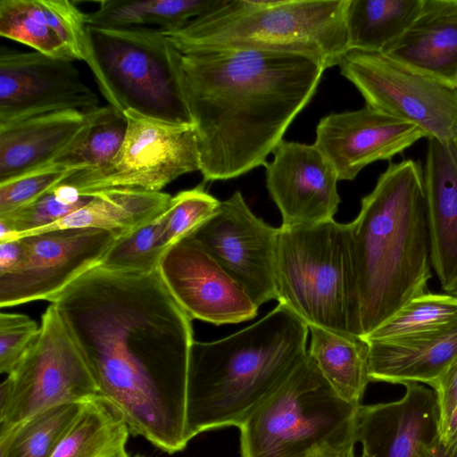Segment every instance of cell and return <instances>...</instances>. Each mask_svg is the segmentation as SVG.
<instances>
[{"label": "cell", "instance_id": "cell-40", "mask_svg": "<svg viewBox=\"0 0 457 457\" xmlns=\"http://www.w3.org/2000/svg\"><path fill=\"white\" fill-rule=\"evenodd\" d=\"M414 457H447L438 436L429 442L424 443Z\"/></svg>", "mask_w": 457, "mask_h": 457}, {"label": "cell", "instance_id": "cell-30", "mask_svg": "<svg viewBox=\"0 0 457 457\" xmlns=\"http://www.w3.org/2000/svg\"><path fill=\"white\" fill-rule=\"evenodd\" d=\"M457 323V296L426 292L401 307L373 331L361 337L382 341L448 328Z\"/></svg>", "mask_w": 457, "mask_h": 457}, {"label": "cell", "instance_id": "cell-37", "mask_svg": "<svg viewBox=\"0 0 457 457\" xmlns=\"http://www.w3.org/2000/svg\"><path fill=\"white\" fill-rule=\"evenodd\" d=\"M438 406V435L445 429L457 405V360L432 387Z\"/></svg>", "mask_w": 457, "mask_h": 457}, {"label": "cell", "instance_id": "cell-17", "mask_svg": "<svg viewBox=\"0 0 457 457\" xmlns=\"http://www.w3.org/2000/svg\"><path fill=\"white\" fill-rule=\"evenodd\" d=\"M267 162L266 185L285 227L333 219L340 203L338 176L313 145L282 141Z\"/></svg>", "mask_w": 457, "mask_h": 457}, {"label": "cell", "instance_id": "cell-23", "mask_svg": "<svg viewBox=\"0 0 457 457\" xmlns=\"http://www.w3.org/2000/svg\"><path fill=\"white\" fill-rule=\"evenodd\" d=\"M370 382L433 387L457 360V323L411 337L367 341Z\"/></svg>", "mask_w": 457, "mask_h": 457}, {"label": "cell", "instance_id": "cell-39", "mask_svg": "<svg viewBox=\"0 0 457 457\" xmlns=\"http://www.w3.org/2000/svg\"><path fill=\"white\" fill-rule=\"evenodd\" d=\"M447 457H457V405L445 429L438 435Z\"/></svg>", "mask_w": 457, "mask_h": 457}, {"label": "cell", "instance_id": "cell-42", "mask_svg": "<svg viewBox=\"0 0 457 457\" xmlns=\"http://www.w3.org/2000/svg\"><path fill=\"white\" fill-rule=\"evenodd\" d=\"M134 457H141V456H134Z\"/></svg>", "mask_w": 457, "mask_h": 457}, {"label": "cell", "instance_id": "cell-2", "mask_svg": "<svg viewBox=\"0 0 457 457\" xmlns=\"http://www.w3.org/2000/svg\"><path fill=\"white\" fill-rule=\"evenodd\" d=\"M181 60L204 181L265 166L326 70L304 54L253 49L199 50Z\"/></svg>", "mask_w": 457, "mask_h": 457}, {"label": "cell", "instance_id": "cell-31", "mask_svg": "<svg viewBox=\"0 0 457 457\" xmlns=\"http://www.w3.org/2000/svg\"><path fill=\"white\" fill-rule=\"evenodd\" d=\"M91 198L92 195H81L76 187L61 183L31 204L0 215V243L49 226L77 211Z\"/></svg>", "mask_w": 457, "mask_h": 457}, {"label": "cell", "instance_id": "cell-33", "mask_svg": "<svg viewBox=\"0 0 457 457\" xmlns=\"http://www.w3.org/2000/svg\"><path fill=\"white\" fill-rule=\"evenodd\" d=\"M128 121L124 113L111 105L98 107L85 141L71 154L56 162L85 169H99L109 162L120 150Z\"/></svg>", "mask_w": 457, "mask_h": 457}, {"label": "cell", "instance_id": "cell-10", "mask_svg": "<svg viewBox=\"0 0 457 457\" xmlns=\"http://www.w3.org/2000/svg\"><path fill=\"white\" fill-rule=\"evenodd\" d=\"M128 127L116 155L99 169L79 170L63 182L81 195L112 188L161 192L179 177L200 171L194 124L162 120L127 110Z\"/></svg>", "mask_w": 457, "mask_h": 457}, {"label": "cell", "instance_id": "cell-19", "mask_svg": "<svg viewBox=\"0 0 457 457\" xmlns=\"http://www.w3.org/2000/svg\"><path fill=\"white\" fill-rule=\"evenodd\" d=\"M96 110L58 111L0 124V183L56 162L78 149Z\"/></svg>", "mask_w": 457, "mask_h": 457}, {"label": "cell", "instance_id": "cell-18", "mask_svg": "<svg viewBox=\"0 0 457 457\" xmlns=\"http://www.w3.org/2000/svg\"><path fill=\"white\" fill-rule=\"evenodd\" d=\"M404 388L398 400L360 406L361 457H414L424 443L438 436L435 391L419 383L405 384Z\"/></svg>", "mask_w": 457, "mask_h": 457}, {"label": "cell", "instance_id": "cell-29", "mask_svg": "<svg viewBox=\"0 0 457 457\" xmlns=\"http://www.w3.org/2000/svg\"><path fill=\"white\" fill-rule=\"evenodd\" d=\"M83 403L53 406L0 434V457H51Z\"/></svg>", "mask_w": 457, "mask_h": 457}, {"label": "cell", "instance_id": "cell-1", "mask_svg": "<svg viewBox=\"0 0 457 457\" xmlns=\"http://www.w3.org/2000/svg\"><path fill=\"white\" fill-rule=\"evenodd\" d=\"M50 303L131 436L169 454L184 450L192 319L158 270L97 265Z\"/></svg>", "mask_w": 457, "mask_h": 457}, {"label": "cell", "instance_id": "cell-22", "mask_svg": "<svg viewBox=\"0 0 457 457\" xmlns=\"http://www.w3.org/2000/svg\"><path fill=\"white\" fill-rule=\"evenodd\" d=\"M423 179L431 265L444 289L457 278V137L428 139Z\"/></svg>", "mask_w": 457, "mask_h": 457}, {"label": "cell", "instance_id": "cell-5", "mask_svg": "<svg viewBox=\"0 0 457 457\" xmlns=\"http://www.w3.org/2000/svg\"><path fill=\"white\" fill-rule=\"evenodd\" d=\"M349 0H225L182 29L163 32L183 54L205 49L295 53L338 65L348 49Z\"/></svg>", "mask_w": 457, "mask_h": 457}, {"label": "cell", "instance_id": "cell-38", "mask_svg": "<svg viewBox=\"0 0 457 457\" xmlns=\"http://www.w3.org/2000/svg\"><path fill=\"white\" fill-rule=\"evenodd\" d=\"M22 255V245L19 238L0 243V274L13 269Z\"/></svg>", "mask_w": 457, "mask_h": 457}, {"label": "cell", "instance_id": "cell-7", "mask_svg": "<svg viewBox=\"0 0 457 457\" xmlns=\"http://www.w3.org/2000/svg\"><path fill=\"white\" fill-rule=\"evenodd\" d=\"M278 301L307 325L361 336L349 223L278 228Z\"/></svg>", "mask_w": 457, "mask_h": 457}, {"label": "cell", "instance_id": "cell-41", "mask_svg": "<svg viewBox=\"0 0 457 457\" xmlns=\"http://www.w3.org/2000/svg\"><path fill=\"white\" fill-rule=\"evenodd\" d=\"M447 292L454 296H457V278L448 286Z\"/></svg>", "mask_w": 457, "mask_h": 457}, {"label": "cell", "instance_id": "cell-35", "mask_svg": "<svg viewBox=\"0 0 457 457\" xmlns=\"http://www.w3.org/2000/svg\"><path fill=\"white\" fill-rule=\"evenodd\" d=\"M220 201L204 189V183L172 196L165 211L164 237L170 247L187 237L216 212Z\"/></svg>", "mask_w": 457, "mask_h": 457}, {"label": "cell", "instance_id": "cell-34", "mask_svg": "<svg viewBox=\"0 0 457 457\" xmlns=\"http://www.w3.org/2000/svg\"><path fill=\"white\" fill-rule=\"evenodd\" d=\"M81 169L53 162L0 183V215L36 201Z\"/></svg>", "mask_w": 457, "mask_h": 457}, {"label": "cell", "instance_id": "cell-24", "mask_svg": "<svg viewBox=\"0 0 457 457\" xmlns=\"http://www.w3.org/2000/svg\"><path fill=\"white\" fill-rule=\"evenodd\" d=\"M89 195L91 200L77 211L21 237L54 229L93 228L119 238L161 215L172 197L162 192L134 188L105 189Z\"/></svg>", "mask_w": 457, "mask_h": 457}, {"label": "cell", "instance_id": "cell-9", "mask_svg": "<svg viewBox=\"0 0 457 457\" xmlns=\"http://www.w3.org/2000/svg\"><path fill=\"white\" fill-rule=\"evenodd\" d=\"M97 395L84 357L51 303L37 337L0 385V434L44 410Z\"/></svg>", "mask_w": 457, "mask_h": 457}, {"label": "cell", "instance_id": "cell-8", "mask_svg": "<svg viewBox=\"0 0 457 457\" xmlns=\"http://www.w3.org/2000/svg\"><path fill=\"white\" fill-rule=\"evenodd\" d=\"M88 66L101 94L119 112L133 110L193 124L182 77V54L162 31L145 27L87 25Z\"/></svg>", "mask_w": 457, "mask_h": 457}, {"label": "cell", "instance_id": "cell-15", "mask_svg": "<svg viewBox=\"0 0 457 457\" xmlns=\"http://www.w3.org/2000/svg\"><path fill=\"white\" fill-rule=\"evenodd\" d=\"M158 271L192 320L223 325L250 320L257 315L258 307L245 292L189 236L169 247Z\"/></svg>", "mask_w": 457, "mask_h": 457}, {"label": "cell", "instance_id": "cell-27", "mask_svg": "<svg viewBox=\"0 0 457 457\" xmlns=\"http://www.w3.org/2000/svg\"><path fill=\"white\" fill-rule=\"evenodd\" d=\"M225 0H103L87 13V23L99 28L126 29L157 26L162 32L177 31L191 20L219 6Z\"/></svg>", "mask_w": 457, "mask_h": 457}, {"label": "cell", "instance_id": "cell-12", "mask_svg": "<svg viewBox=\"0 0 457 457\" xmlns=\"http://www.w3.org/2000/svg\"><path fill=\"white\" fill-rule=\"evenodd\" d=\"M22 255L0 274V306L51 302L72 281L97 266L116 237L93 228H62L19 237Z\"/></svg>", "mask_w": 457, "mask_h": 457}, {"label": "cell", "instance_id": "cell-14", "mask_svg": "<svg viewBox=\"0 0 457 457\" xmlns=\"http://www.w3.org/2000/svg\"><path fill=\"white\" fill-rule=\"evenodd\" d=\"M74 61L0 50V124L58 111L91 112L99 99Z\"/></svg>", "mask_w": 457, "mask_h": 457}, {"label": "cell", "instance_id": "cell-13", "mask_svg": "<svg viewBox=\"0 0 457 457\" xmlns=\"http://www.w3.org/2000/svg\"><path fill=\"white\" fill-rule=\"evenodd\" d=\"M278 228L258 218L236 191L188 236L198 241L259 307L278 299Z\"/></svg>", "mask_w": 457, "mask_h": 457}, {"label": "cell", "instance_id": "cell-25", "mask_svg": "<svg viewBox=\"0 0 457 457\" xmlns=\"http://www.w3.org/2000/svg\"><path fill=\"white\" fill-rule=\"evenodd\" d=\"M307 350L335 393L346 402L361 404L370 382L369 343L360 336L309 326Z\"/></svg>", "mask_w": 457, "mask_h": 457}, {"label": "cell", "instance_id": "cell-6", "mask_svg": "<svg viewBox=\"0 0 457 457\" xmlns=\"http://www.w3.org/2000/svg\"><path fill=\"white\" fill-rule=\"evenodd\" d=\"M361 404L339 397L307 353L239 427L242 457H355Z\"/></svg>", "mask_w": 457, "mask_h": 457}, {"label": "cell", "instance_id": "cell-20", "mask_svg": "<svg viewBox=\"0 0 457 457\" xmlns=\"http://www.w3.org/2000/svg\"><path fill=\"white\" fill-rule=\"evenodd\" d=\"M0 36L54 58L92 61L87 13L68 0H1Z\"/></svg>", "mask_w": 457, "mask_h": 457}, {"label": "cell", "instance_id": "cell-36", "mask_svg": "<svg viewBox=\"0 0 457 457\" xmlns=\"http://www.w3.org/2000/svg\"><path fill=\"white\" fill-rule=\"evenodd\" d=\"M40 326L25 314H0V372L9 374L38 335Z\"/></svg>", "mask_w": 457, "mask_h": 457}, {"label": "cell", "instance_id": "cell-21", "mask_svg": "<svg viewBox=\"0 0 457 457\" xmlns=\"http://www.w3.org/2000/svg\"><path fill=\"white\" fill-rule=\"evenodd\" d=\"M382 54L410 71L457 89V0H424L412 24Z\"/></svg>", "mask_w": 457, "mask_h": 457}, {"label": "cell", "instance_id": "cell-3", "mask_svg": "<svg viewBox=\"0 0 457 457\" xmlns=\"http://www.w3.org/2000/svg\"><path fill=\"white\" fill-rule=\"evenodd\" d=\"M361 337L427 292L431 274L423 170L413 160L390 163L349 223Z\"/></svg>", "mask_w": 457, "mask_h": 457}, {"label": "cell", "instance_id": "cell-32", "mask_svg": "<svg viewBox=\"0 0 457 457\" xmlns=\"http://www.w3.org/2000/svg\"><path fill=\"white\" fill-rule=\"evenodd\" d=\"M165 211L148 223L116 238L98 265L120 271L151 272L158 270L170 247L163 233Z\"/></svg>", "mask_w": 457, "mask_h": 457}, {"label": "cell", "instance_id": "cell-11", "mask_svg": "<svg viewBox=\"0 0 457 457\" xmlns=\"http://www.w3.org/2000/svg\"><path fill=\"white\" fill-rule=\"evenodd\" d=\"M338 66L366 105L417 125L428 139L457 137V89L410 71L382 53L351 49Z\"/></svg>", "mask_w": 457, "mask_h": 457}, {"label": "cell", "instance_id": "cell-28", "mask_svg": "<svg viewBox=\"0 0 457 457\" xmlns=\"http://www.w3.org/2000/svg\"><path fill=\"white\" fill-rule=\"evenodd\" d=\"M424 0H349L348 49L383 53L419 15Z\"/></svg>", "mask_w": 457, "mask_h": 457}, {"label": "cell", "instance_id": "cell-26", "mask_svg": "<svg viewBox=\"0 0 457 457\" xmlns=\"http://www.w3.org/2000/svg\"><path fill=\"white\" fill-rule=\"evenodd\" d=\"M130 435L120 411L97 395L83 403L51 457H129L126 445Z\"/></svg>", "mask_w": 457, "mask_h": 457}, {"label": "cell", "instance_id": "cell-16", "mask_svg": "<svg viewBox=\"0 0 457 457\" xmlns=\"http://www.w3.org/2000/svg\"><path fill=\"white\" fill-rule=\"evenodd\" d=\"M422 137L426 134L417 125L366 105L323 117L314 145L339 180H353L367 165L390 160Z\"/></svg>", "mask_w": 457, "mask_h": 457}, {"label": "cell", "instance_id": "cell-4", "mask_svg": "<svg viewBox=\"0 0 457 457\" xmlns=\"http://www.w3.org/2000/svg\"><path fill=\"white\" fill-rule=\"evenodd\" d=\"M308 325L279 303L254 324L225 338L192 344L187 436L239 428L307 355Z\"/></svg>", "mask_w": 457, "mask_h": 457}]
</instances>
